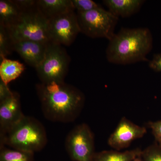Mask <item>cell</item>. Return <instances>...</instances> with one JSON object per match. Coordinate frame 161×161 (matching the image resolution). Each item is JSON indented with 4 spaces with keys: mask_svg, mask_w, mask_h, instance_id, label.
Instances as JSON below:
<instances>
[{
    "mask_svg": "<svg viewBox=\"0 0 161 161\" xmlns=\"http://www.w3.org/2000/svg\"><path fill=\"white\" fill-rule=\"evenodd\" d=\"M36 90L43 115L50 121L63 123L74 122L84 105L83 93L64 81L38 83Z\"/></svg>",
    "mask_w": 161,
    "mask_h": 161,
    "instance_id": "obj_1",
    "label": "cell"
},
{
    "mask_svg": "<svg viewBox=\"0 0 161 161\" xmlns=\"http://www.w3.org/2000/svg\"><path fill=\"white\" fill-rule=\"evenodd\" d=\"M153 46V38L149 28L122 27L109 41L106 56L109 63L119 65L149 62L147 56Z\"/></svg>",
    "mask_w": 161,
    "mask_h": 161,
    "instance_id": "obj_2",
    "label": "cell"
},
{
    "mask_svg": "<svg viewBox=\"0 0 161 161\" xmlns=\"http://www.w3.org/2000/svg\"><path fill=\"white\" fill-rule=\"evenodd\" d=\"M47 143V134L43 124L36 119L26 115L0 136V146L34 153L43 150Z\"/></svg>",
    "mask_w": 161,
    "mask_h": 161,
    "instance_id": "obj_3",
    "label": "cell"
},
{
    "mask_svg": "<svg viewBox=\"0 0 161 161\" xmlns=\"http://www.w3.org/2000/svg\"><path fill=\"white\" fill-rule=\"evenodd\" d=\"M48 23V20L40 12L36 5L23 10L16 23L8 29L14 42L31 40L47 43L50 42Z\"/></svg>",
    "mask_w": 161,
    "mask_h": 161,
    "instance_id": "obj_4",
    "label": "cell"
},
{
    "mask_svg": "<svg viewBox=\"0 0 161 161\" xmlns=\"http://www.w3.org/2000/svg\"><path fill=\"white\" fill-rule=\"evenodd\" d=\"M70 61L69 55L62 45L48 42L44 59L36 68L41 83L64 81Z\"/></svg>",
    "mask_w": 161,
    "mask_h": 161,
    "instance_id": "obj_5",
    "label": "cell"
},
{
    "mask_svg": "<svg viewBox=\"0 0 161 161\" xmlns=\"http://www.w3.org/2000/svg\"><path fill=\"white\" fill-rule=\"evenodd\" d=\"M80 32L92 38H105L109 41L115 34L119 18L102 7L77 12Z\"/></svg>",
    "mask_w": 161,
    "mask_h": 161,
    "instance_id": "obj_6",
    "label": "cell"
},
{
    "mask_svg": "<svg viewBox=\"0 0 161 161\" xmlns=\"http://www.w3.org/2000/svg\"><path fill=\"white\" fill-rule=\"evenodd\" d=\"M65 147L73 161H94L95 138L88 125L79 124L71 130L65 139Z\"/></svg>",
    "mask_w": 161,
    "mask_h": 161,
    "instance_id": "obj_7",
    "label": "cell"
},
{
    "mask_svg": "<svg viewBox=\"0 0 161 161\" xmlns=\"http://www.w3.org/2000/svg\"><path fill=\"white\" fill-rule=\"evenodd\" d=\"M80 32L75 10L67 12L48 20V38L52 43L70 46Z\"/></svg>",
    "mask_w": 161,
    "mask_h": 161,
    "instance_id": "obj_8",
    "label": "cell"
},
{
    "mask_svg": "<svg viewBox=\"0 0 161 161\" xmlns=\"http://www.w3.org/2000/svg\"><path fill=\"white\" fill-rule=\"evenodd\" d=\"M147 133L146 127L138 125L124 117L110 135L108 144L112 149L120 151L130 147L133 141L142 138Z\"/></svg>",
    "mask_w": 161,
    "mask_h": 161,
    "instance_id": "obj_9",
    "label": "cell"
},
{
    "mask_svg": "<svg viewBox=\"0 0 161 161\" xmlns=\"http://www.w3.org/2000/svg\"><path fill=\"white\" fill-rule=\"evenodd\" d=\"M20 96L17 92L0 103V136H3L24 117Z\"/></svg>",
    "mask_w": 161,
    "mask_h": 161,
    "instance_id": "obj_10",
    "label": "cell"
},
{
    "mask_svg": "<svg viewBox=\"0 0 161 161\" xmlns=\"http://www.w3.org/2000/svg\"><path fill=\"white\" fill-rule=\"evenodd\" d=\"M47 43L31 40L16 41L13 49L27 64L36 68L44 59Z\"/></svg>",
    "mask_w": 161,
    "mask_h": 161,
    "instance_id": "obj_11",
    "label": "cell"
},
{
    "mask_svg": "<svg viewBox=\"0 0 161 161\" xmlns=\"http://www.w3.org/2000/svg\"><path fill=\"white\" fill-rule=\"evenodd\" d=\"M145 0H103L108 10L118 18H128L138 13Z\"/></svg>",
    "mask_w": 161,
    "mask_h": 161,
    "instance_id": "obj_12",
    "label": "cell"
},
{
    "mask_svg": "<svg viewBox=\"0 0 161 161\" xmlns=\"http://www.w3.org/2000/svg\"><path fill=\"white\" fill-rule=\"evenodd\" d=\"M36 5L40 12L48 20L75 10L71 0H38Z\"/></svg>",
    "mask_w": 161,
    "mask_h": 161,
    "instance_id": "obj_13",
    "label": "cell"
},
{
    "mask_svg": "<svg viewBox=\"0 0 161 161\" xmlns=\"http://www.w3.org/2000/svg\"><path fill=\"white\" fill-rule=\"evenodd\" d=\"M22 10L14 0L0 1V25L9 28L16 23Z\"/></svg>",
    "mask_w": 161,
    "mask_h": 161,
    "instance_id": "obj_14",
    "label": "cell"
},
{
    "mask_svg": "<svg viewBox=\"0 0 161 161\" xmlns=\"http://www.w3.org/2000/svg\"><path fill=\"white\" fill-rule=\"evenodd\" d=\"M25 70L23 64L17 60L3 58L0 64V79L7 84L15 80Z\"/></svg>",
    "mask_w": 161,
    "mask_h": 161,
    "instance_id": "obj_15",
    "label": "cell"
},
{
    "mask_svg": "<svg viewBox=\"0 0 161 161\" xmlns=\"http://www.w3.org/2000/svg\"><path fill=\"white\" fill-rule=\"evenodd\" d=\"M142 150L139 148L120 152L117 150H105L96 153L94 161H132L141 155Z\"/></svg>",
    "mask_w": 161,
    "mask_h": 161,
    "instance_id": "obj_16",
    "label": "cell"
},
{
    "mask_svg": "<svg viewBox=\"0 0 161 161\" xmlns=\"http://www.w3.org/2000/svg\"><path fill=\"white\" fill-rule=\"evenodd\" d=\"M0 161H35L34 153L0 146Z\"/></svg>",
    "mask_w": 161,
    "mask_h": 161,
    "instance_id": "obj_17",
    "label": "cell"
},
{
    "mask_svg": "<svg viewBox=\"0 0 161 161\" xmlns=\"http://www.w3.org/2000/svg\"><path fill=\"white\" fill-rule=\"evenodd\" d=\"M14 43L9 29L0 25V60L11 54L14 51Z\"/></svg>",
    "mask_w": 161,
    "mask_h": 161,
    "instance_id": "obj_18",
    "label": "cell"
},
{
    "mask_svg": "<svg viewBox=\"0 0 161 161\" xmlns=\"http://www.w3.org/2000/svg\"><path fill=\"white\" fill-rule=\"evenodd\" d=\"M141 157L143 161H161V147L154 143L142 150Z\"/></svg>",
    "mask_w": 161,
    "mask_h": 161,
    "instance_id": "obj_19",
    "label": "cell"
},
{
    "mask_svg": "<svg viewBox=\"0 0 161 161\" xmlns=\"http://www.w3.org/2000/svg\"><path fill=\"white\" fill-rule=\"evenodd\" d=\"M72 4L77 12H85L102 6L92 0H71Z\"/></svg>",
    "mask_w": 161,
    "mask_h": 161,
    "instance_id": "obj_20",
    "label": "cell"
},
{
    "mask_svg": "<svg viewBox=\"0 0 161 161\" xmlns=\"http://www.w3.org/2000/svg\"><path fill=\"white\" fill-rule=\"evenodd\" d=\"M147 127L151 129L155 140V142L161 147V120L150 121L147 124Z\"/></svg>",
    "mask_w": 161,
    "mask_h": 161,
    "instance_id": "obj_21",
    "label": "cell"
},
{
    "mask_svg": "<svg viewBox=\"0 0 161 161\" xmlns=\"http://www.w3.org/2000/svg\"><path fill=\"white\" fill-rule=\"evenodd\" d=\"M150 69L155 72H161V53L155 54L151 60L148 62Z\"/></svg>",
    "mask_w": 161,
    "mask_h": 161,
    "instance_id": "obj_22",
    "label": "cell"
},
{
    "mask_svg": "<svg viewBox=\"0 0 161 161\" xmlns=\"http://www.w3.org/2000/svg\"><path fill=\"white\" fill-rule=\"evenodd\" d=\"M13 92L10 90L8 84L5 83L0 79V103L10 97L13 94Z\"/></svg>",
    "mask_w": 161,
    "mask_h": 161,
    "instance_id": "obj_23",
    "label": "cell"
},
{
    "mask_svg": "<svg viewBox=\"0 0 161 161\" xmlns=\"http://www.w3.org/2000/svg\"><path fill=\"white\" fill-rule=\"evenodd\" d=\"M15 3L22 11L29 9L36 5L37 1L35 0H14Z\"/></svg>",
    "mask_w": 161,
    "mask_h": 161,
    "instance_id": "obj_24",
    "label": "cell"
},
{
    "mask_svg": "<svg viewBox=\"0 0 161 161\" xmlns=\"http://www.w3.org/2000/svg\"><path fill=\"white\" fill-rule=\"evenodd\" d=\"M132 161H143L142 160V158L141 157V155L137 157L134 160H133Z\"/></svg>",
    "mask_w": 161,
    "mask_h": 161,
    "instance_id": "obj_25",
    "label": "cell"
}]
</instances>
